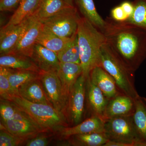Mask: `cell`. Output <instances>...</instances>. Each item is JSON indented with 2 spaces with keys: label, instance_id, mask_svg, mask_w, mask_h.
<instances>
[{
  "label": "cell",
  "instance_id": "34",
  "mask_svg": "<svg viewBox=\"0 0 146 146\" xmlns=\"http://www.w3.org/2000/svg\"><path fill=\"white\" fill-rule=\"evenodd\" d=\"M110 17L117 22H125L128 20V18L120 5L112 9L110 12Z\"/></svg>",
  "mask_w": 146,
  "mask_h": 146
},
{
  "label": "cell",
  "instance_id": "20",
  "mask_svg": "<svg viewBox=\"0 0 146 146\" xmlns=\"http://www.w3.org/2000/svg\"><path fill=\"white\" fill-rule=\"evenodd\" d=\"M74 5L81 16L86 18L102 33L105 25L104 20L97 11L94 0H74Z\"/></svg>",
  "mask_w": 146,
  "mask_h": 146
},
{
  "label": "cell",
  "instance_id": "13",
  "mask_svg": "<svg viewBox=\"0 0 146 146\" xmlns=\"http://www.w3.org/2000/svg\"><path fill=\"white\" fill-rule=\"evenodd\" d=\"M56 73L61 83L63 97L67 106L72 89L82 74V67L80 64L60 63Z\"/></svg>",
  "mask_w": 146,
  "mask_h": 146
},
{
  "label": "cell",
  "instance_id": "23",
  "mask_svg": "<svg viewBox=\"0 0 146 146\" xmlns=\"http://www.w3.org/2000/svg\"><path fill=\"white\" fill-rule=\"evenodd\" d=\"M139 137L146 146V98L139 96L135 100V110L132 116Z\"/></svg>",
  "mask_w": 146,
  "mask_h": 146
},
{
  "label": "cell",
  "instance_id": "5",
  "mask_svg": "<svg viewBox=\"0 0 146 146\" xmlns=\"http://www.w3.org/2000/svg\"><path fill=\"white\" fill-rule=\"evenodd\" d=\"M104 133L109 141L104 146H146L139 137L132 116L106 120Z\"/></svg>",
  "mask_w": 146,
  "mask_h": 146
},
{
  "label": "cell",
  "instance_id": "4",
  "mask_svg": "<svg viewBox=\"0 0 146 146\" xmlns=\"http://www.w3.org/2000/svg\"><path fill=\"white\" fill-rule=\"evenodd\" d=\"M100 66L114 79L122 94L134 100L139 96L135 87V72L127 67L106 43L102 48Z\"/></svg>",
  "mask_w": 146,
  "mask_h": 146
},
{
  "label": "cell",
  "instance_id": "35",
  "mask_svg": "<svg viewBox=\"0 0 146 146\" xmlns=\"http://www.w3.org/2000/svg\"><path fill=\"white\" fill-rule=\"evenodd\" d=\"M120 5L121 7L126 15L127 16L129 20L132 16L134 11V5L133 2L128 1H124Z\"/></svg>",
  "mask_w": 146,
  "mask_h": 146
},
{
  "label": "cell",
  "instance_id": "10",
  "mask_svg": "<svg viewBox=\"0 0 146 146\" xmlns=\"http://www.w3.org/2000/svg\"><path fill=\"white\" fill-rule=\"evenodd\" d=\"M1 123L3 129L15 136L27 140L45 132L30 117L19 119L8 120L1 121Z\"/></svg>",
  "mask_w": 146,
  "mask_h": 146
},
{
  "label": "cell",
  "instance_id": "28",
  "mask_svg": "<svg viewBox=\"0 0 146 146\" xmlns=\"http://www.w3.org/2000/svg\"><path fill=\"white\" fill-rule=\"evenodd\" d=\"M0 114L1 121L19 119L29 117L27 113L21 110L12 102L5 100L1 101Z\"/></svg>",
  "mask_w": 146,
  "mask_h": 146
},
{
  "label": "cell",
  "instance_id": "29",
  "mask_svg": "<svg viewBox=\"0 0 146 146\" xmlns=\"http://www.w3.org/2000/svg\"><path fill=\"white\" fill-rule=\"evenodd\" d=\"M134 11L128 21L146 31V0H133Z\"/></svg>",
  "mask_w": 146,
  "mask_h": 146
},
{
  "label": "cell",
  "instance_id": "33",
  "mask_svg": "<svg viewBox=\"0 0 146 146\" xmlns=\"http://www.w3.org/2000/svg\"><path fill=\"white\" fill-rule=\"evenodd\" d=\"M22 0H0V11H11L15 10Z\"/></svg>",
  "mask_w": 146,
  "mask_h": 146
},
{
  "label": "cell",
  "instance_id": "3",
  "mask_svg": "<svg viewBox=\"0 0 146 146\" xmlns=\"http://www.w3.org/2000/svg\"><path fill=\"white\" fill-rule=\"evenodd\" d=\"M10 101L27 113L45 132L57 131L70 126L65 114L51 105L31 102L19 96L12 97Z\"/></svg>",
  "mask_w": 146,
  "mask_h": 146
},
{
  "label": "cell",
  "instance_id": "12",
  "mask_svg": "<svg viewBox=\"0 0 146 146\" xmlns=\"http://www.w3.org/2000/svg\"><path fill=\"white\" fill-rule=\"evenodd\" d=\"M135 110V100L120 94L108 100L104 119L105 121L119 117L131 116Z\"/></svg>",
  "mask_w": 146,
  "mask_h": 146
},
{
  "label": "cell",
  "instance_id": "25",
  "mask_svg": "<svg viewBox=\"0 0 146 146\" xmlns=\"http://www.w3.org/2000/svg\"><path fill=\"white\" fill-rule=\"evenodd\" d=\"M40 78V72L28 70L11 69L9 75L11 92L13 96H19L18 90L21 86L31 80Z\"/></svg>",
  "mask_w": 146,
  "mask_h": 146
},
{
  "label": "cell",
  "instance_id": "36",
  "mask_svg": "<svg viewBox=\"0 0 146 146\" xmlns=\"http://www.w3.org/2000/svg\"><path fill=\"white\" fill-rule=\"evenodd\" d=\"M65 1L70 5L75 6L74 5V0H65Z\"/></svg>",
  "mask_w": 146,
  "mask_h": 146
},
{
  "label": "cell",
  "instance_id": "31",
  "mask_svg": "<svg viewBox=\"0 0 146 146\" xmlns=\"http://www.w3.org/2000/svg\"><path fill=\"white\" fill-rule=\"evenodd\" d=\"M28 140L11 134L5 129L0 132V146H17L21 145Z\"/></svg>",
  "mask_w": 146,
  "mask_h": 146
},
{
  "label": "cell",
  "instance_id": "1",
  "mask_svg": "<svg viewBox=\"0 0 146 146\" xmlns=\"http://www.w3.org/2000/svg\"><path fill=\"white\" fill-rule=\"evenodd\" d=\"M106 44L125 65L136 72L146 58V31L128 21L105 19Z\"/></svg>",
  "mask_w": 146,
  "mask_h": 146
},
{
  "label": "cell",
  "instance_id": "9",
  "mask_svg": "<svg viewBox=\"0 0 146 146\" xmlns=\"http://www.w3.org/2000/svg\"><path fill=\"white\" fill-rule=\"evenodd\" d=\"M43 25L33 15L29 18V22L18 44L10 53L31 57L35 46Z\"/></svg>",
  "mask_w": 146,
  "mask_h": 146
},
{
  "label": "cell",
  "instance_id": "11",
  "mask_svg": "<svg viewBox=\"0 0 146 146\" xmlns=\"http://www.w3.org/2000/svg\"><path fill=\"white\" fill-rule=\"evenodd\" d=\"M108 102L101 90L91 82L89 77L86 80V102L90 117L96 116L104 119Z\"/></svg>",
  "mask_w": 146,
  "mask_h": 146
},
{
  "label": "cell",
  "instance_id": "14",
  "mask_svg": "<svg viewBox=\"0 0 146 146\" xmlns=\"http://www.w3.org/2000/svg\"><path fill=\"white\" fill-rule=\"evenodd\" d=\"M29 18L21 23L16 25L8 27H1L0 31L1 55L9 53L15 48L25 29L28 23Z\"/></svg>",
  "mask_w": 146,
  "mask_h": 146
},
{
  "label": "cell",
  "instance_id": "21",
  "mask_svg": "<svg viewBox=\"0 0 146 146\" xmlns=\"http://www.w3.org/2000/svg\"><path fill=\"white\" fill-rule=\"evenodd\" d=\"M72 37L63 38L58 36L43 25L36 39V44L42 45L57 54L64 48Z\"/></svg>",
  "mask_w": 146,
  "mask_h": 146
},
{
  "label": "cell",
  "instance_id": "15",
  "mask_svg": "<svg viewBox=\"0 0 146 146\" xmlns=\"http://www.w3.org/2000/svg\"><path fill=\"white\" fill-rule=\"evenodd\" d=\"M105 122L103 118L92 116L76 125L62 128L58 131L60 136L66 139L78 134L104 132Z\"/></svg>",
  "mask_w": 146,
  "mask_h": 146
},
{
  "label": "cell",
  "instance_id": "32",
  "mask_svg": "<svg viewBox=\"0 0 146 146\" xmlns=\"http://www.w3.org/2000/svg\"><path fill=\"white\" fill-rule=\"evenodd\" d=\"M42 133L33 138L29 139L25 143L27 146H46L48 145L50 141L49 136L41 135Z\"/></svg>",
  "mask_w": 146,
  "mask_h": 146
},
{
  "label": "cell",
  "instance_id": "22",
  "mask_svg": "<svg viewBox=\"0 0 146 146\" xmlns=\"http://www.w3.org/2000/svg\"><path fill=\"white\" fill-rule=\"evenodd\" d=\"M70 6H72L65 0H39L37 8L32 15L41 21Z\"/></svg>",
  "mask_w": 146,
  "mask_h": 146
},
{
  "label": "cell",
  "instance_id": "16",
  "mask_svg": "<svg viewBox=\"0 0 146 146\" xmlns=\"http://www.w3.org/2000/svg\"><path fill=\"white\" fill-rule=\"evenodd\" d=\"M89 77L91 82L101 90L108 100L122 94L114 79L100 66L94 68Z\"/></svg>",
  "mask_w": 146,
  "mask_h": 146
},
{
  "label": "cell",
  "instance_id": "24",
  "mask_svg": "<svg viewBox=\"0 0 146 146\" xmlns=\"http://www.w3.org/2000/svg\"><path fill=\"white\" fill-rule=\"evenodd\" d=\"M39 0H22L4 27L21 23L31 16L36 10Z\"/></svg>",
  "mask_w": 146,
  "mask_h": 146
},
{
  "label": "cell",
  "instance_id": "27",
  "mask_svg": "<svg viewBox=\"0 0 146 146\" xmlns=\"http://www.w3.org/2000/svg\"><path fill=\"white\" fill-rule=\"evenodd\" d=\"M57 54L60 63L81 64L77 33L72 37L64 48Z\"/></svg>",
  "mask_w": 146,
  "mask_h": 146
},
{
  "label": "cell",
  "instance_id": "19",
  "mask_svg": "<svg viewBox=\"0 0 146 146\" xmlns=\"http://www.w3.org/2000/svg\"><path fill=\"white\" fill-rule=\"evenodd\" d=\"M0 67L14 70H28L40 72V70L30 57L17 54L1 55Z\"/></svg>",
  "mask_w": 146,
  "mask_h": 146
},
{
  "label": "cell",
  "instance_id": "2",
  "mask_svg": "<svg viewBox=\"0 0 146 146\" xmlns=\"http://www.w3.org/2000/svg\"><path fill=\"white\" fill-rule=\"evenodd\" d=\"M78 36L82 75L88 78L91 70L100 66L101 51L106 43L104 34L86 18L80 16Z\"/></svg>",
  "mask_w": 146,
  "mask_h": 146
},
{
  "label": "cell",
  "instance_id": "17",
  "mask_svg": "<svg viewBox=\"0 0 146 146\" xmlns=\"http://www.w3.org/2000/svg\"><path fill=\"white\" fill-rule=\"evenodd\" d=\"M31 58L40 71L57 72L60 65L56 53L38 44H35Z\"/></svg>",
  "mask_w": 146,
  "mask_h": 146
},
{
  "label": "cell",
  "instance_id": "30",
  "mask_svg": "<svg viewBox=\"0 0 146 146\" xmlns=\"http://www.w3.org/2000/svg\"><path fill=\"white\" fill-rule=\"evenodd\" d=\"M10 70L11 68L0 67V95L3 99L9 101L13 97L9 80Z\"/></svg>",
  "mask_w": 146,
  "mask_h": 146
},
{
  "label": "cell",
  "instance_id": "26",
  "mask_svg": "<svg viewBox=\"0 0 146 146\" xmlns=\"http://www.w3.org/2000/svg\"><path fill=\"white\" fill-rule=\"evenodd\" d=\"M68 139L69 145L75 146H104L109 141L104 132L78 134Z\"/></svg>",
  "mask_w": 146,
  "mask_h": 146
},
{
  "label": "cell",
  "instance_id": "6",
  "mask_svg": "<svg viewBox=\"0 0 146 146\" xmlns=\"http://www.w3.org/2000/svg\"><path fill=\"white\" fill-rule=\"evenodd\" d=\"M80 16L75 6H70L40 21L43 26L58 36L70 38L77 33Z\"/></svg>",
  "mask_w": 146,
  "mask_h": 146
},
{
  "label": "cell",
  "instance_id": "8",
  "mask_svg": "<svg viewBox=\"0 0 146 146\" xmlns=\"http://www.w3.org/2000/svg\"><path fill=\"white\" fill-rule=\"evenodd\" d=\"M40 80L49 101L52 106L65 114L66 103L63 97L62 86L55 72L40 71Z\"/></svg>",
  "mask_w": 146,
  "mask_h": 146
},
{
  "label": "cell",
  "instance_id": "18",
  "mask_svg": "<svg viewBox=\"0 0 146 146\" xmlns=\"http://www.w3.org/2000/svg\"><path fill=\"white\" fill-rule=\"evenodd\" d=\"M19 96L35 103L52 105L49 101L40 79H36L25 84L18 90Z\"/></svg>",
  "mask_w": 146,
  "mask_h": 146
},
{
  "label": "cell",
  "instance_id": "7",
  "mask_svg": "<svg viewBox=\"0 0 146 146\" xmlns=\"http://www.w3.org/2000/svg\"><path fill=\"white\" fill-rule=\"evenodd\" d=\"M86 80L82 74L71 91L65 113L70 126L76 125L84 120Z\"/></svg>",
  "mask_w": 146,
  "mask_h": 146
}]
</instances>
